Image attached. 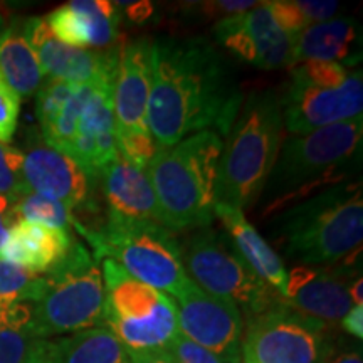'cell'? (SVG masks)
<instances>
[{
	"instance_id": "obj_1",
	"label": "cell",
	"mask_w": 363,
	"mask_h": 363,
	"mask_svg": "<svg viewBox=\"0 0 363 363\" xmlns=\"http://www.w3.org/2000/svg\"><path fill=\"white\" fill-rule=\"evenodd\" d=\"M242 104L238 78L203 38L152 40L148 130L158 150L201 131L229 133Z\"/></svg>"
},
{
	"instance_id": "obj_2",
	"label": "cell",
	"mask_w": 363,
	"mask_h": 363,
	"mask_svg": "<svg viewBox=\"0 0 363 363\" xmlns=\"http://www.w3.org/2000/svg\"><path fill=\"white\" fill-rule=\"evenodd\" d=\"M271 240L296 266H335L362 251L360 182H342L274 214Z\"/></svg>"
},
{
	"instance_id": "obj_3",
	"label": "cell",
	"mask_w": 363,
	"mask_h": 363,
	"mask_svg": "<svg viewBox=\"0 0 363 363\" xmlns=\"http://www.w3.org/2000/svg\"><path fill=\"white\" fill-rule=\"evenodd\" d=\"M363 116L283 140L257 203L274 216L320 190L342 184L362 150Z\"/></svg>"
},
{
	"instance_id": "obj_4",
	"label": "cell",
	"mask_w": 363,
	"mask_h": 363,
	"mask_svg": "<svg viewBox=\"0 0 363 363\" xmlns=\"http://www.w3.org/2000/svg\"><path fill=\"white\" fill-rule=\"evenodd\" d=\"M222 145L219 133L201 131L158 150L145 169L163 225L172 233L202 229L216 219Z\"/></svg>"
},
{
	"instance_id": "obj_5",
	"label": "cell",
	"mask_w": 363,
	"mask_h": 363,
	"mask_svg": "<svg viewBox=\"0 0 363 363\" xmlns=\"http://www.w3.org/2000/svg\"><path fill=\"white\" fill-rule=\"evenodd\" d=\"M224 138L217 179V203L242 211L259 201L286 138L279 94L274 91L252 93L240 104Z\"/></svg>"
},
{
	"instance_id": "obj_6",
	"label": "cell",
	"mask_w": 363,
	"mask_h": 363,
	"mask_svg": "<svg viewBox=\"0 0 363 363\" xmlns=\"http://www.w3.org/2000/svg\"><path fill=\"white\" fill-rule=\"evenodd\" d=\"M74 233L88 240L98 261L111 259L131 278L160 293L179 298L192 283L182 261L175 233L162 224L131 222L108 216L98 229L78 220Z\"/></svg>"
},
{
	"instance_id": "obj_7",
	"label": "cell",
	"mask_w": 363,
	"mask_h": 363,
	"mask_svg": "<svg viewBox=\"0 0 363 363\" xmlns=\"http://www.w3.org/2000/svg\"><path fill=\"white\" fill-rule=\"evenodd\" d=\"M38 301L29 303L30 333L49 338L96 328L103 323L104 283L101 261L76 239L67 256L44 274Z\"/></svg>"
},
{
	"instance_id": "obj_8",
	"label": "cell",
	"mask_w": 363,
	"mask_h": 363,
	"mask_svg": "<svg viewBox=\"0 0 363 363\" xmlns=\"http://www.w3.org/2000/svg\"><path fill=\"white\" fill-rule=\"evenodd\" d=\"M189 278L203 291L234 301L247 318L279 305L283 296L256 276L225 235L202 227L182 251Z\"/></svg>"
},
{
	"instance_id": "obj_9",
	"label": "cell",
	"mask_w": 363,
	"mask_h": 363,
	"mask_svg": "<svg viewBox=\"0 0 363 363\" xmlns=\"http://www.w3.org/2000/svg\"><path fill=\"white\" fill-rule=\"evenodd\" d=\"M328 325L286 305L247 318L240 357L247 363H325L333 352Z\"/></svg>"
},
{
	"instance_id": "obj_10",
	"label": "cell",
	"mask_w": 363,
	"mask_h": 363,
	"mask_svg": "<svg viewBox=\"0 0 363 363\" xmlns=\"http://www.w3.org/2000/svg\"><path fill=\"white\" fill-rule=\"evenodd\" d=\"M179 330L194 343L233 363L240 357L244 316L234 301L220 298L190 283L175 298Z\"/></svg>"
},
{
	"instance_id": "obj_11",
	"label": "cell",
	"mask_w": 363,
	"mask_h": 363,
	"mask_svg": "<svg viewBox=\"0 0 363 363\" xmlns=\"http://www.w3.org/2000/svg\"><path fill=\"white\" fill-rule=\"evenodd\" d=\"M284 131L294 136L308 135L326 126L362 116L363 78L355 71L335 89L289 83L279 96Z\"/></svg>"
},
{
	"instance_id": "obj_12",
	"label": "cell",
	"mask_w": 363,
	"mask_h": 363,
	"mask_svg": "<svg viewBox=\"0 0 363 363\" xmlns=\"http://www.w3.org/2000/svg\"><path fill=\"white\" fill-rule=\"evenodd\" d=\"M24 33L39 59L44 76L49 79L79 86L113 88L121 45L110 51L71 48L54 38L44 17L24 19Z\"/></svg>"
},
{
	"instance_id": "obj_13",
	"label": "cell",
	"mask_w": 363,
	"mask_h": 363,
	"mask_svg": "<svg viewBox=\"0 0 363 363\" xmlns=\"http://www.w3.org/2000/svg\"><path fill=\"white\" fill-rule=\"evenodd\" d=\"M357 254L362 251L335 266H294L286 279V305L326 325L342 321L353 306L348 288L360 276L353 271Z\"/></svg>"
},
{
	"instance_id": "obj_14",
	"label": "cell",
	"mask_w": 363,
	"mask_h": 363,
	"mask_svg": "<svg viewBox=\"0 0 363 363\" xmlns=\"http://www.w3.org/2000/svg\"><path fill=\"white\" fill-rule=\"evenodd\" d=\"M22 155L29 192L52 199L69 208L81 207L89 201L93 182L86 172L74 158L49 147L39 131L29 130Z\"/></svg>"
},
{
	"instance_id": "obj_15",
	"label": "cell",
	"mask_w": 363,
	"mask_h": 363,
	"mask_svg": "<svg viewBox=\"0 0 363 363\" xmlns=\"http://www.w3.org/2000/svg\"><path fill=\"white\" fill-rule=\"evenodd\" d=\"M152 88V40H131L120 48L111 88L116 136L148 130V99Z\"/></svg>"
},
{
	"instance_id": "obj_16",
	"label": "cell",
	"mask_w": 363,
	"mask_h": 363,
	"mask_svg": "<svg viewBox=\"0 0 363 363\" xmlns=\"http://www.w3.org/2000/svg\"><path fill=\"white\" fill-rule=\"evenodd\" d=\"M108 0H72L44 17L49 30L62 44L91 51L118 48L120 13Z\"/></svg>"
},
{
	"instance_id": "obj_17",
	"label": "cell",
	"mask_w": 363,
	"mask_h": 363,
	"mask_svg": "<svg viewBox=\"0 0 363 363\" xmlns=\"http://www.w3.org/2000/svg\"><path fill=\"white\" fill-rule=\"evenodd\" d=\"M116 128L111 86H96L81 113L71 158L79 163L91 182L99 180L104 167L116 157Z\"/></svg>"
},
{
	"instance_id": "obj_18",
	"label": "cell",
	"mask_w": 363,
	"mask_h": 363,
	"mask_svg": "<svg viewBox=\"0 0 363 363\" xmlns=\"http://www.w3.org/2000/svg\"><path fill=\"white\" fill-rule=\"evenodd\" d=\"M99 180L108 203V216L131 222L163 225L160 207L147 170L135 167L118 152L116 157L103 169Z\"/></svg>"
},
{
	"instance_id": "obj_19",
	"label": "cell",
	"mask_w": 363,
	"mask_h": 363,
	"mask_svg": "<svg viewBox=\"0 0 363 363\" xmlns=\"http://www.w3.org/2000/svg\"><path fill=\"white\" fill-rule=\"evenodd\" d=\"M76 239L67 230L19 220L0 247V259L34 274H48L65 259Z\"/></svg>"
},
{
	"instance_id": "obj_20",
	"label": "cell",
	"mask_w": 363,
	"mask_h": 363,
	"mask_svg": "<svg viewBox=\"0 0 363 363\" xmlns=\"http://www.w3.org/2000/svg\"><path fill=\"white\" fill-rule=\"evenodd\" d=\"M216 217L222 220L229 233L230 242L244 262L256 272V276H259L284 298L286 279H288L284 262L272 246H269V242L257 233L256 227L246 219L244 212L225 203H217Z\"/></svg>"
},
{
	"instance_id": "obj_21",
	"label": "cell",
	"mask_w": 363,
	"mask_h": 363,
	"mask_svg": "<svg viewBox=\"0 0 363 363\" xmlns=\"http://www.w3.org/2000/svg\"><path fill=\"white\" fill-rule=\"evenodd\" d=\"M104 283V315L106 320L140 321L157 310L163 293L131 278L120 264L111 259H103Z\"/></svg>"
},
{
	"instance_id": "obj_22",
	"label": "cell",
	"mask_w": 363,
	"mask_h": 363,
	"mask_svg": "<svg viewBox=\"0 0 363 363\" xmlns=\"http://www.w3.org/2000/svg\"><path fill=\"white\" fill-rule=\"evenodd\" d=\"M0 76L22 98H30L44 83V72L26 38L24 19L13 17L0 35Z\"/></svg>"
},
{
	"instance_id": "obj_23",
	"label": "cell",
	"mask_w": 363,
	"mask_h": 363,
	"mask_svg": "<svg viewBox=\"0 0 363 363\" xmlns=\"http://www.w3.org/2000/svg\"><path fill=\"white\" fill-rule=\"evenodd\" d=\"M103 325L120 340L130 353L162 352L180 333L177 306L167 294H163L157 310L145 320H106Z\"/></svg>"
},
{
	"instance_id": "obj_24",
	"label": "cell",
	"mask_w": 363,
	"mask_h": 363,
	"mask_svg": "<svg viewBox=\"0 0 363 363\" xmlns=\"http://www.w3.org/2000/svg\"><path fill=\"white\" fill-rule=\"evenodd\" d=\"M29 303L0 306V363H51L54 340L29 328Z\"/></svg>"
},
{
	"instance_id": "obj_25",
	"label": "cell",
	"mask_w": 363,
	"mask_h": 363,
	"mask_svg": "<svg viewBox=\"0 0 363 363\" xmlns=\"http://www.w3.org/2000/svg\"><path fill=\"white\" fill-rule=\"evenodd\" d=\"M358 38V26L352 19L310 24L294 40V66L305 61L340 62L348 59Z\"/></svg>"
},
{
	"instance_id": "obj_26",
	"label": "cell",
	"mask_w": 363,
	"mask_h": 363,
	"mask_svg": "<svg viewBox=\"0 0 363 363\" xmlns=\"http://www.w3.org/2000/svg\"><path fill=\"white\" fill-rule=\"evenodd\" d=\"M238 21L256 48V67L281 69L294 66L296 35H289L279 29L266 2H259L251 11L238 13Z\"/></svg>"
},
{
	"instance_id": "obj_27",
	"label": "cell",
	"mask_w": 363,
	"mask_h": 363,
	"mask_svg": "<svg viewBox=\"0 0 363 363\" xmlns=\"http://www.w3.org/2000/svg\"><path fill=\"white\" fill-rule=\"evenodd\" d=\"M51 363H131L130 353L104 326L54 340Z\"/></svg>"
},
{
	"instance_id": "obj_28",
	"label": "cell",
	"mask_w": 363,
	"mask_h": 363,
	"mask_svg": "<svg viewBox=\"0 0 363 363\" xmlns=\"http://www.w3.org/2000/svg\"><path fill=\"white\" fill-rule=\"evenodd\" d=\"M16 212L19 220L62 229L72 234H74V227L78 224V219L72 216L71 208L66 207L65 203L33 192L17 199Z\"/></svg>"
},
{
	"instance_id": "obj_29",
	"label": "cell",
	"mask_w": 363,
	"mask_h": 363,
	"mask_svg": "<svg viewBox=\"0 0 363 363\" xmlns=\"http://www.w3.org/2000/svg\"><path fill=\"white\" fill-rule=\"evenodd\" d=\"M44 286V274H34L0 259V306L38 301Z\"/></svg>"
},
{
	"instance_id": "obj_30",
	"label": "cell",
	"mask_w": 363,
	"mask_h": 363,
	"mask_svg": "<svg viewBox=\"0 0 363 363\" xmlns=\"http://www.w3.org/2000/svg\"><path fill=\"white\" fill-rule=\"evenodd\" d=\"M347 69L342 62L305 61L299 62L293 69L291 83L321 89H335L347 81Z\"/></svg>"
},
{
	"instance_id": "obj_31",
	"label": "cell",
	"mask_w": 363,
	"mask_h": 363,
	"mask_svg": "<svg viewBox=\"0 0 363 363\" xmlns=\"http://www.w3.org/2000/svg\"><path fill=\"white\" fill-rule=\"evenodd\" d=\"M29 194L24 179V155L22 150L11 143H0V195L17 199Z\"/></svg>"
},
{
	"instance_id": "obj_32",
	"label": "cell",
	"mask_w": 363,
	"mask_h": 363,
	"mask_svg": "<svg viewBox=\"0 0 363 363\" xmlns=\"http://www.w3.org/2000/svg\"><path fill=\"white\" fill-rule=\"evenodd\" d=\"M21 96L0 76V143H11L19 126Z\"/></svg>"
},
{
	"instance_id": "obj_33",
	"label": "cell",
	"mask_w": 363,
	"mask_h": 363,
	"mask_svg": "<svg viewBox=\"0 0 363 363\" xmlns=\"http://www.w3.org/2000/svg\"><path fill=\"white\" fill-rule=\"evenodd\" d=\"M163 352L172 358L174 363H229L217 357L216 353L208 352L207 348L194 343L192 340L184 337L182 333L177 335Z\"/></svg>"
},
{
	"instance_id": "obj_34",
	"label": "cell",
	"mask_w": 363,
	"mask_h": 363,
	"mask_svg": "<svg viewBox=\"0 0 363 363\" xmlns=\"http://www.w3.org/2000/svg\"><path fill=\"white\" fill-rule=\"evenodd\" d=\"M269 9L272 19L283 33L289 35H298L303 29L310 26L305 13L299 11L298 4L294 0H274V2H266Z\"/></svg>"
},
{
	"instance_id": "obj_35",
	"label": "cell",
	"mask_w": 363,
	"mask_h": 363,
	"mask_svg": "<svg viewBox=\"0 0 363 363\" xmlns=\"http://www.w3.org/2000/svg\"><path fill=\"white\" fill-rule=\"evenodd\" d=\"M299 11L305 13V17L310 24H318V22L331 21L340 12L338 2H310V0H298Z\"/></svg>"
},
{
	"instance_id": "obj_36",
	"label": "cell",
	"mask_w": 363,
	"mask_h": 363,
	"mask_svg": "<svg viewBox=\"0 0 363 363\" xmlns=\"http://www.w3.org/2000/svg\"><path fill=\"white\" fill-rule=\"evenodd\" d=\"M19 222L16 212V201L6 195H0V247L6 242L9 230Z\"/></svg>"
},
{
	"instance_id": "obj_37",
	"label": "cell",
	"mask_w": 363,
	"mask_h": 363,
	"mask_svg": "<svg viewBox=\"0 0 363 363\" xmlns=\"http://www.w3.org/2000/svg\"><path fill=\"white\" fill-rule=\"evenodd\" d=\"M259 2H247V0H244V2H208L206 4V11L207 13H211V16H222V13H230V16H238V13H242V12H247L251 11L252 7H256Z\"/></svg>"
},
{
	"instance_id": "obj_38",
	"label": "cell",
	"mask_w": 363,
	"mask_h": 363,
	"mask_svg": "<svg viewBox=\"0 0 363 363\" xmlns=\"http://www.w3.org/2000/svg\"><path fill=\"white\" fill-rule=\"evenodd\" d=\"M342 328L352 335L353 338H363V306H352L350 311L347 313L340 321Z\"/></svg>"
},
{
	"instance_id": "obj_39",
	"label": "cell",
	"mask_w": 363,
	"mask_h": 363,
	"mask_svg": "<svg viewBox=\"0 0 363 363\" xmlns=\"http://www.w3.org/2000/svg\"><path fill=\"white\" fill-rule=\"evenodd\" d=\"M118 9H125L126 16H128L130 21L133 22H145L150 19L153 13V6L150 2H133V0H128V2H115Z\"/></svg>"
},
{
	"instance_id": "obj_40",
	"label": "cell",
	"mask_w": 363,
	"mask_h": 363,
	"mask_svg": "<svg viewBox=\"0 0 363 363\" xmlns=\"http://www.w3.org/2000/svg\"><path fill=\"white\" fill-rule=\"evenodd\" d=\"M130 353V352H128ZM131 363H174L165 352H142L130 353Z\"/></svg>"
},
{
	"instance_id": "obj_41",
	"label": "cell",
	"mask_w": 363,
	"mask_h": 363,
	"mask_svg": "<svg viewBox=\"0 0 363 363\" xmlns=\"http://www.w3.org/2000/svg\"><path fill=\"white\" fill-rule=\"evenodd\" d=\"M325 363H363L362 352L358 350H335L330 353V357L326 358Z\"/></svg>"
},
{
	"instance_id": "obj_42",
	"label": "cell",
	"mask_w": 363,
	"mask_h": 363,
	"mask_svg": "<svg viewBox=\"0 0 363 363\" xmlns=\"http://www.w3.org/2000/svg\"><path fill=\"white\" fill-rule=\"evenodd\" d=\"M348 293H350L353 306H363V278H362V274L357 276V278L352 281L350 288H348Z\"/></svg>"
},
{
	"instance_id": "obj_43",
	"label": "cell",
	"mask_w": 363,
	"mask_h": 363,
	"mask_svg": "<svg viewBox=\"0 0 363 363\" xmlns=\"http://www.w3.org/2000/svg\"><path fill=\"white\" fill-rule=\"evenodd\" d=\"M12 12L6 4H0V35L6 33V29L9 27V24L12 22Z\"/></svg>"
},
{
	"instance_id": "obj_44",
	"label": "cell",
	"mask_w": 363,
	"mask_h": 363,
	"mask_svg": "<svg viewBox=\"0 0 363 363\" xmlns=\"http://www.w3.org/2000/svg\"><path fill=\"white\" fill-rule=\"evenodd\" d=\"M234 363H247V362H246V360H244V358H242V357H239V358H238V360H235Z\"/></svg>"
}]
</instances>
